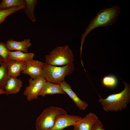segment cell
Returning <instances> with one entry per match:
<instances>
[{
	"mask_svg": "<svg viewBox=\"0 0 130 130\" xmlns=\"http://www.w3.org/2000/svg\"><path fill=\"white\" fill-rule=\"evenodd\" d=\"M120 11V7L117 5H115L108 8H103L100 11L97 15L90 22L82 35L81 42L80 53H82L84 40L89 33L96 28L108 26L114 24L115 22L117 17Z\"/></svg>",
	"mask_w": 130,
	"mask_h": 130,
	"instance_id": "6da1fadb",
	"label": "cell"
},
{
	"mask_svg": "<svg viewBox=\"0 0 130 130\" xmlns=\"http://www.w3.org/2000/svg\"><path fill=\"white\" fill-rule=\"evenodd\" d=\"M122 81L124 84V89L117 93L112 94L105 98L98 94L99 101L103 110L107 112L117 111L126 108L130 101V86L128 83Z\"/></svg>",
	"mask_w": 130,
	"mask_h": 130,
	"instance_id": "7a4b0ae2",
	"label": "cell"
},
{
	"mask_svg": "<svg viewBox=\"0 0 130 130\" xmlns=\"http://www.w3.org/2000/svg\"><path fill=\"white\" fill-rule=\"evenodd\" d=\"M74 69L73 63L62 66L51 65L45 63L42 75L46 81L59 84L65 80L66 76L72 73Z\"/></svg>",
	"mask_w": 130,
	"mask_h": 130,
	"instance_id": "3957f363",
	"label": "cell"
},
{
	"mask_svg": "<svg viewBox=\"0 0 130 130\" xmlns=\"http://www.w3.org/2000/svg\"><path fill=\"white\" fill-rule=\"evenodd\" d=\"M73 52L68 45L56 46L46 56L45 63L62 66L73 63Z\"/></svg>",
	"mask_w": 130,
	"mask_h": 130,
	"instance_id": "277c9868",
	"label": "cell"
},
{
	"mask_svg": "<svg viewBox=\"0 0 130 130\" xmlns=\"http://www.w3.org/2000/svg\"><path fill=\"white\" fill-rule=\"evenodd\" d=\"M66 113L65 110L60 108L51 106L46 108L36 120V130H50L54 126L58 116Z\"/></svg>",
	"mask_w": 130,
	"mask_h": 130,
	"instance_id": "5b68a950",
	"label": "cell"
},
{
	"mask_svg": "<svg viewBox=\"0 0 130 130\" xmlns=\"http://www.w3.org/2000/svg\"><path fill=\"white\" fill-rule=\"evenodd\" d=\"M46 81L42 75L34 79H29V85L26 87L23 93L28 101L38 98Z\"/></svg>",
	"mask_w": 130,
	"mask_h": 130,
	"instance_id": "8992f818",
	"label": "cell"
},
{
	"mask_svg": "<svg viewBox=\"0 0 130 130\" xmlns=\"http://www.w3.org/2000/svg\"><path fill=\"white\" fill-rule=\"evenodd\" d=\"M81 118L79 116L67 113L61 114L57 117L54 126L50 130H63L70 126H75L76 123Z\"/></svg>",
	"mask_w": 130,
	"mask_h": 130,
	"instance_id": "52a82bcc",
	"label": "cell"
},
{
	"mask_svg": "<svg viewBox=\"0 0 130 130\" xmlns=\"http://www.w3.org/2000/svg\"><path fill=\"white\" fill-rule=\"evenodd\" d=\"M26 67L22 73L29 75L31 78L35 79L42 75L45 63L33 59L25 62Z\"/></svg>",
	"mask_w": 130,
	"mask_h": 130,
	"instance_id": "ba28073f",
	"label": "cell"
},
{
	"mask_svg": "<svg viewBox=\"0 0 130 130\" xmlns=\"http://www.w3.org/2000/svg\"><path fill=\"white\" fill-rule=\"evenodd\" d=\"M59 84L63 91L68 95L79 110H85L88 106V104L79 98L73 91L70 85L65 80L61 82Z\"/></svg>",
	"mask_w": 130,
	"mask_h": 130,
	"instance_id": "9c48e42d",
	"label": "cell"
},
{
	"mask_svg": "<svg viewBox=\"0 0 130 130\" xmlns=\"http://www.w3.org/2000/svg\"><path fill=\"white\" fill-rule=\"evenodd\" d=\"M98 117L95 114L90 112L82 117L76 123L75 126L78 130H92Z\"/></svg>",
	"mask_w": 130,
	"mask_h": 130,
	"instance_id": "30bf717a",
	"label": "cell"
},
{
	"mask_svg": "<svg viewBox=\"0 0 130 130\" xmlns=\"http://www.w3.org/2000/svg\"><path fill=\"white\" fill-rule=\"evenodd\" d=\"M29 39H25L22 41H17L10 39L6 41V44L9 51L17 50L27 53L28 48L31 43Z\"/></svg>",
	"mask_w": 130,
	"mask_h": 130,
	"instance_id": "8fae6325",
	"label": "cell"
},
{
	"mask_svg": "<svg viewBox=\"0 0 130 130\" xmlns=\"http://www.w3.org/2000/svg\"><path fill=\"white\" fill-rule=\"evenodd\" d=\"M22 85L20 79L11 77L6 83L4 90L6 95L15 94L20 91Z\"/></svg>",
	"mask_w": 130,
	"mask_h": 130,
	"instance_id": "7c38bea8",
	"label": "cell"
},
{
	"mask_svg": "<svg viewBox=\"0 0 130 130\" xmlns=\"http://www.w3.org/2000/svg\"><path fill=\"white\" fill-rule=\"evenodd\" d=\"M9 74L11 77H17L20 76L21 72L25 69V62L9 59L6 62Z\"/></svg>",
	"mask_w": 130,
	"mask_h": 130,
	"instance_id": "4fadbf2b",
	"label": "cell"
},
{
	"mask_svg": "<svg viewBox=\"0 0 130 130\" xmlns=\"http://www.w3.org/2000/svg\"><path fill=\"white\" fill-rule=\"evenodd\" d=\"M65 94L59 84H54L49 81H46L39 96L42 97L47 94Z\"/></svg>",
	"mask_w": 130,
	"mask_h": 130,
	"instance_id": "5bb4252c",
	"label": "cell"
},
{
	"mask_svg": "<svg viewBox=\"0 0 130 130\" xmlns=\"http://www.w3.org/2000/svg\"><path fill=\"white\" fill-rule=\"evenodd\" d=\"M34 56L33 53H25L20 51L8 52L9 59L16 61L25 62L32 59Z\"/></svg>",
	"mask_w": 130,
	"mask_h": 130,
	"instance_id": "9a60e30c",
	"label": "cell"
},
{
	"mask_svg": "<svg viewBox=\"0 0 130 130\" xmlns=\"http://www.w3.org/2000/svg\"><path fill=\"white\" fill-rule=\"evenodd\" d=\"M24 8L26 14L33 22L36 21L34 13L35 6L37 3V0H24Z\"/></svg>",
	"mask_w": 130,
	"mask_h": 130,
	"instance_id": "2e32d148",
	"label": "cell"
},
{
	"mask_svg": "<svg viewBox=\"0 0 130 130\" xmlns=\"http://www.w3.org/2000/svg\"><path fill=\"white\" fill-rule=\"evenodd\" d=\"M24 0H3L0 3V11L24 5Z\"/></svg>",
	"mask_w": 130,
	"mask_h": 130,
	"instance_id": "e0dca14e",
	"label": "cell"
},
{
	"mask_svg": "<svg viewBox=\"0 0 130 130\" xmlns=\"http://www.w3.org/2000/svg\"><path fill=\"white\" fill-rule=\"evenodd\" d=\"M11 76L9 75L6 64L0 66V89L4 90L6 83Z\"/></svg>",
	"mask_w": 130,
	"mask_h": 130,
	"instance_id": "ac0fdd59",
	"label": "cell"
},
{
	"mask_svg": "<svg viewBox=\"0 0 130 130\" xmlns=\"http://www.w3.org/2000/svg\"><path fill=\"white\" fill-rule=\"evenodd\" d=\"M102 84L104 86L113 89L117 86L118 81L117 78L115 76L110 75L104 77L102 79Z\"/></svg>",
	"mask_w": 130,
	"mask_h": 130,
	"instance_id": "d6986e66",
	"label": "cell"
},
{
	"mask_svg": "<svg viewBox=\"0 0 130 130\" xmlns=\"http://www.w3.org/2000/svg\"><path fill=\"white\" fill-rule=\"evenodd\" d=\"M24 5L0 11V26L9 15L17 11L24 9Z\"/></svg>",
	"mask_w": 130,
	"mask_h": 130,
	"instance_id": "ffe728a7",
	"label": "cell"
},
{
	"mask_svg": "<svg viewBox=\"0 0 130 130\" xmlns=\"http://www.w3.org/2000/svg\"><path fill=\"white\" fill-rule=\"evenodd\" d=\"M8 50L6 44L0 42V56L6 62L9 60L8 58Z\"/></svg>",
	"mask_w": 130,
	"mask_h": 130,
	"instance_id": "44dd1931",
	"label": "cell"
},
{
	"mask_svg": "<svg viewBox=\"0 0 130 130\" xmlns=\"http://www.w3.org/2000/svg\"><path fill=\"white\" fill-rule=\"evenodd\" d=\"M92 130H106L104 127L101 122L99 119L94 125Z\"/></svg>",
	"mask_w": 130,
	"mask_h": 130,
	"instance_id": "7402d4cb",
	"label": "cell"
},
{
	"mask_svg": "<svg viewBox=\"0 0 130 130\" xmlns=\"http://www.w3.org/2000/svg\"><path fill=\"white\" fill-rule=\"evenodd\" d=\"M6 61L0 56V65H5L6 64Z\"/></svg>",
	"mask_w": 130,
	"mask_h": 130,
	"instance_id": "603a6c76",
	"label": "cell"
},
{
	"mask_svg": "<svg viewBox=\"0 0 130 130\" xmlns=\"http://www.w3.org/2000/svg\"><path fill=\"white\" fill-rule=\"evenodd\" d=\"M2 94H5L6 95V93L4 90L0 89V95Z\"/></svg>",
	"mask_w": 130,
	"mask_h": 130,
	"instance_id": "cb8c5ba5",
	"label": "cell"
},
{
	"mask_svg": "<svg viewBox=\"0 0 130 130\" xmlns=\"http://www.w3.org/2000/svg\"><path fill=\"white\" fill-rule=\"evenodd\" d=\"M74 130H78L77 129V128L75 126H74Z\"/></svg>",
	"mask_w": 130,
	"mask_h": 130,
	"instance_id": "d4e9b609",
	"label": "cell"
}]
</instances>
